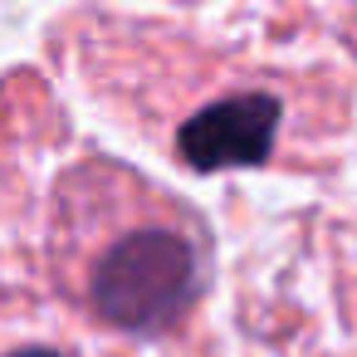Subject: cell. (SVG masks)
<instances>
[{
  "label": "cell",
  "mask_w": 357,
  "mask_h": 357,
  "mask_svg": "<svg viewBox=\"0 0 357 357\" xmlns=\"http://www.w3.org/2000/svg\"><path fill=\"white\" fill-rule=\"evenodd\" d=\"M196 289V245L172 225H137L118 235L84 279L93 313L123 333L172 328L191 308Z\"/></svg>",
  "instance_id": "6da1fadb"
},
{
  "label": "cell",
  "mask_w": 357,
  "mask_h": 357,
  "mask_svg": "<svg viewBox=\"0 0 357 357\" xmlns=\"http://www.w3.org/2000/svg\"><path fill=\"white\" fill-rule=\"evenodd\" d=\"M274 132H279V103L269 93H235L186 118L176 132V152L196 172L259 167L274 152Z\"/></svg>",
  "instance_id": "7a4b0ae2"
},
{
  "label": "cell",
  "mask_w": 357,
  "mask_h": 357,
  "mask_svg": "<svg viewBox=\"0 0 357 357\" xmlns=\"http://www.w3.org/2000/svg\"><path fill=\"white\" fill-rule=\"evenodd\" d=\"M10 357H64V352H54V347H15Z\"/></svg>",
  "instance_id": "3957f363"
}]
</instances>
